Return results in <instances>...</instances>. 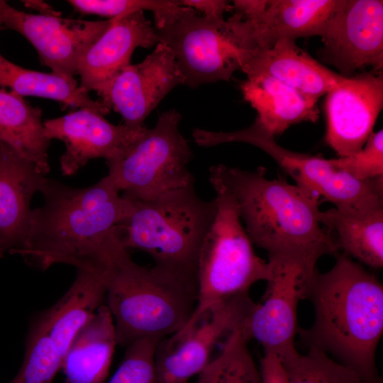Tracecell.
<instances>
[{
  "instance_id": "5b68a950",
  "label": "cell",
  "mask_w": 383,
  "mask_h": 383,
  "mask_svg": "<svg viewBox=\"0 0 383 383\" xmlns=\"http://www.w3.org/2000/svg\"><path fill=\"white\" fill-rule=\"evenodd\" d=\"M197 284L156 267L138 265L129 252L110 270L106 305L117 345L140 339L157 341L182 329L197 304Z\"/></svg>"
},
{
  "instance_id": "ffe728a7",
  "label": "cell",
  "mask_w": 383,
  "mask_h": 383,
  "mask_svg": "<svg viewBox=\"0 0 383 383\" xmlns=\"http://www.w3.org/2000/svg\"><path fill=\"white\" fill-rule=\"evenodd\" d=\"M48 178L13 149L0 145V243L15 253L28 228L32 197Z\"/></svg>"
},
{
  "instance_id": "836d02e7",
  "label": "cell",
  "mask_w": 383,
  "mask_h": 383,
  "mask_svg": "<svg viewBox=\"0 0 383 383\" xmlns=\"http://www.w3.org/2000/svg\"><path fill=\"white\" fill-rule=\"evenodd\" d=\"M259 368L262 383H288L284 367L275 355L264 353Z\"/></svg>"
},
{
  "instance_id": "7a4b0ae2",
  "label": "cell",
  "mask_w": 383,
  "mask_h": 383,
  "mask_svg": "<svg viewBox=\"0 0 383 383\" xmlns=\"http://www.w3.org/2000/svg\"><path fill=\"white\" fill-rule=\"evenodd\" d=\"M336 257L328 272L315 271L307 296L314 321L297 333L309 348L381 382L376 352L383 333V285L360 263L343 253Z\"/></svg>"
},
{
  "instance_id": "4316f807",
  "label": "cell",
  "mask_w": 383,
  "mask_h": 383,
  "mask_svg": "<svg viewBox=\"0 0 383 383\" xmlns=\"http://www.w3.org/2000/svg\"><path fill=\"white\" fill-rule=\"evenodd\" d=\"M240 328L230 334L220 353L190 383H262L260 368Z\"/></svg>"
},
{
  "instance_id": "9a60e30c",
  "label": "cell",
  "mask_w": 383,
  "mask_h": 383,
  "mask_svg": "<svg viewBox=\"0 0 383 383\" xmlns=\"http://www.w3.org/2000/svg\"><path fill=\"white\" fill-rule=\"evenodd\" d=\"M338 0H269L265 11L251 20L234 14L221 30L238 49L255 51L282 39L320 36Z\"/></svg>"
},
{
  "instance_id": "603a6c76",
  "label": "cell",
  "mask_w": 383,
  "mask_h": 383,
  "mask_svg": "<svg viewBox=\"0 0 383 383\" xmlns=\"http://www.w3.org/2000/svg\"><path fill=\"white\" fill-rule=\"evenodd\" d=\"M116 345L113 317L104 304L77 332L63 356L65 383H106Z\"/></svg>"
},
{
  "instance_id": "e575fe53",
  "label": "cell",
  "mask_w": 383,
  "mask_h": 383,
  "mask_svg": "<svg viewBox=\"0 0 383 383\" xmlns=\"http://www.w3.org/2000/svg\"><path fill=\"white\" fill-rule=\"evenodd\" d=\"M269 0H234L232 9L241 18L251 20L257 18L266 9Z\"/></svg>"
},
{
  "instance_id": "cb8c5ba5",
  "label": "cell",
  "mask_w": 383,
  "mask_h": 383,
  "mask_svg": "<svg viewBox=\"0 0 383 383\" xmlns=\"http://www.w3.org/2000/svg\"><path fill=\"white\" fill-rule=\"evenodd\" d=\"M42 111L13 91L0 87V145L13 149L43 175L50 171Z\"/></svg>"
},
{
  "instance_id": "6da1fadb",
  "label": "cell",
  "mask_w": 383,
  "mask_h": 383,
  "mask_svg": "<svg viewBox=\"0 0 383 383\" xmlns=\"http://www.w3.org/2000/svg\"><path fill=\"white\" fill-rule=\"evenodd\" d=\"M40 192L44 204L32 209L24 242L14 253L28 264L41 270L56 264L109 270L128 252L117 231L128 199L108 176L84 188L47 179Z\"/></svg>"
},
{
  "instance_id": "7402d4cb",
  "label": "cell",
  "mask_w": 383,
  "mask_h": 383,
  "mask_svg": "<svg viewBox=\"0 0 383 383\" xmlns=\"http://www.w3.org/2000/svg\"><path fill=\"white\" fill-rule=\"evenodd\" d=\"M110 270H77L62 298L40 316L62 357L77 332L106 301Z\"/></svg>"
},
{
  "instance_id": "d6a6232c",
  "label": "cell",
  "mask_w": 383,
  "mask_h": 383,
  "mask_svg": "<svg viewBox=\"0 0 383 383\" xmlns=\"http://www.w3.org/2000/svg\"><path fill=\"white\" fill-rule=\"evenodd\" d=\"M177 4L184 7L197 10L203 16L217 21L224 20L223 13L231 11L232 6L224 0H177Z\"/></svg>"
},
{
  "instance_id": "ba28073f",
  "label": "cell",
  "mask_w": 383,
  "mask_h": 383,
  "mask_svg": "<svg viewBox=\"0 0 383 383\" xmlns=\"http://www.w3.org/2000/svg\"><path fill=\"white\" fill-rule=\"evenodd\" d=\"M270 275L265 292L254 303L240 331L248 342L255 340L264 353L275 355L282 363L299 353L294 340L299 329L297 308L307 299L311 278L317 270L289 257H268Z\"/></svg>"
},
{
  "instance_id": "9c48e42d",
  "label": "cell",
  "mask_w": 383,
  "mask_h": 383,
  "mask_svg": "<svg viewBox=\"0 0 383 383\" xmlns=\"http://www.w3.org/2000/svg\"><path fill=\"white\" fill-rule=\"evenodd\" d=\"M254 123L226 134L229 142H243L270 155L296 183V186L328 201L341 211H362L383 207V177L361 181L337 170L328 159L287 150Z\"/></svg>"
},
{
  "instance_id": "74e56055",
  "label": "cell",
  "mask_w": 383,
  "mask_h": 383,
  "mask_svg": "<svg viewBox=\"0 0 383 383\" xmlns=\"http://www.w3.org/2000/svg\"><path fill=\"white\" fill-rule=\"evenodd\" d=\"M4 29V25H3V23L0 18V30Z\"/></svg>"
},
{
  "instance_id": "484cf974",
  "label": "cell",
  "mask_w": 383,
  "mask_h": 383,
  "mask_svg": "<svg viewBox=\"0 0 383 383\" xmlns=\"http://www.w3.org/2000/svg\"><path fill=\"white\" fill-rule=\"evenodd\" d=\"M0 87L13 93L35 96L59 101L64 108H87L106 115L110 109L99 100H93L89 91L77 85L74 78L23 68L0 54Z\"/></svg>"
},
{
  "instance_id": "52a82bcc",
  "label": "cell",
  "mask_w": 383,
  "mask_h": 383,
  "mask_svg": "<svg viewBox=\"0 0 383 383\" xmlns=\"http://www.w3.org/2000/svg\"><path fill=\"white\" fill-rule=\"evenodd\" d=\"M180 113H162L152 128L141 135L119 157L106 161L107 175L123 196L149 201L162 194L194 185L187 165L193 154L179 130Z\"/></svg>"
},
{
  "instance_id": "8d00e7d4",
  "label": "cell",
  "mask_w": 383,
  "mask_h": 383,
  "mask_svg": "<svg viewBox=\"0 0 383 383\" xmlns=\"http://www.w3.org/2000/svg\"><path fill=\"white\" fill-rule=\"evenodd\" d=\"M5 253V250L1 245V243H0V257H1Z\"/></svg>"
},
{
  "instance_id": "d590c367",
  "label": "cell",
  "mask_w": 383,
  "mask_h": 383,
  "mask_svg": "<svg viewBox=\"0 0 383 383\" xmlns=\"http://www.w3.org/2000/svg\"><path fill=\"white\" fill-rule=\"evenodd\" d=\"M24 5L30 9L36 10L39 14L53 16H61L60 13L55 11L47 3L38 0H26L22 1Z\"/></svg>"
},
{
  "instance_id": "30bf717a",
  "label": "cell",
  "mask_w": 383,
  "mask_h": 383,
  "mask_svg": "<svg viewBox=\"0 0 383 383\" xmlns=\"http://www.w3.org/2000/svg\"><path fill=\"white\" fill-rule=\"evenodd\" d=\"M254 303L249 293L226 299L160 341L155 352L156 383H190L212 360L220 341L241 326Z\"/></svg>"
},
{
  "instance_id": "2e32d148",
  "label": "cell",
  "mask_w": 383,
  "mask_h": 383,
  "mask_svg": "<svg viewBox=\"0 0 383 383\" xmlns=\"http://www.w3.org/2000/svg\"><path fill=\"white\" fill-rule=\"evenodd\" d=\"M326 95L327 144L339 157L360 150L383 106L382 73L346 77Z\"/></svg>"
},
{
  "instance_id": "277c9868",
  "label": "cell",
  "mask_w": 383,
  "mask_h": 383,
  "mask_svg": "<svg viewBox=\"0 0 383 383\" xmlns=\"http://www.w3.org/2000/svg\"><path fill=\"white\" fill-rule=\"evenodd\" d=\"M126 198V212L117 225L123 246L143 251L154 266L196 282L199 251L216 213V199H201L194 185L149 201Z\"/></svg>"
},
{
  "instance_id": "3957f363",
  "label": "cell",
  "mask_w": 383,
  "mask_h": 383,
  "mask_svg": "<svg viewBox=\"0 0 383 383\" xmlns=\"http://www.w3.org/2000/svg\"><path fill=\"white\" fill-rule=\"evenodd\" d=\"M209 171L233 194L250 239L268 257H289L314 268L322 256L339 254L320 221L315 196L284 179H268L262 167L248 171L219 164Z\"/></svg>"
},
{
  "instance_id": "f1b7e54d",
  "label": "cell",
  "mask_w": 383,
  "mask_h": 383,
  "mask_svg": "<svg viewBox=\"0 0 383 383\" xmlns=\"http://www.w3.org/2000/svg\"><path fill=\"white\" fill-rule=\"evenodd\" d=\"M282 364L288 383H374L314 348Z\"/></svg>"
},
{
  "instance_id": "7c38bea8",
  "label": "cell",
  "mask_w": 383,
  "mask_h": 383,
  "mask_svg": "<svg viewBox=\"0 0 383 383\" xmlns=\"http://www.w3.org/2000/svg\"><path fill=\"white\" fill-rule=\"evenodd\" d=\"M321 55L342 76L383 67V1L338 0L320 35Z\"/></svg>"
},
{
  "instance_id": "f546056e",
  "label": "cell",
  "mask_w": 383,
  "mask_h": 383,
  "mask_svg": "<svg viewBox=\"0 0 383 383\" xmlns=\"http://www.w3.org/2000/svg\"><path fill=\"white\" fill-rule=\"evenodd\" d=\"M67 2L82 13L111 18L150 11L154 14L155 28L175 20L187 9L179 6L177 0H69Z\"/></svg>"
},
{
  "instance_id": "4dcf8cb0",
  "label": "cell",
  "mask_w": 383,
  "mask_h": 383,
  "mask_svg": "<svg viewBox=\"0 0 383 383\" xmlns=\"http://www.w3.org/2000/svg\"><path fill=\"white\" fill-rule=\"evenodd\" d=\"M158 343L145 338L126 346L120 366L106 383H156L155 352Z\"/></svg>"
},
{
  "instance_id": "44dd1931",
  "label": "cell",
  "mask_w": 383,
  "mask_h": 383,
  "mask_svg": "<svg viewBox=\"0 0 383 383\" xmlns=\"http://www.w3.org/2000/svg\"><path fill=\"white\" fill-rule=\"evenodd\" d=\"M245 100L257 111L253 123L267 135H280L292 125L316 123L319 118L318 100L308 97L266 74L248 77L240 84Z\"/></svg>"
},
{
  "instance_id": "d6986e66",
  "label": "cell",
  "mask_w": 383,
  "mask_h": 383,
  "mask_svg": "<svg viewBox=\"0 0 383 383\" xmlns=\"http://www.w3.org/2000/svg\"><path fill=\"white\" fill-rule=\"evenodd\" d=\"M240 70L248 77L271 76L316 100L346 78L323 66L290 39L280 40L267 49L244 51Z\"/></svg>"
},
{
  "instance_id": "8992f818",
  "label": "cell",
  "mask_w": 383,
  "mask_h": 383,
  "mask_svg": "<svg viewBox=\"0 0 383 383\" xmlns=\"http://www.w3.org/2000/svg\"><path fill=\"white\" fill-rule=\"evenodd\" d=\"M209 181L216 193L217 211L199 251L197 304L191 319L221 301L249 293L254 284L270 275L268 262L255 253L242 226L233 194L211 171Z\"/></svg>"
},
{
  "instance_id": "4fadbf2b",
  "label": "cell",
  "mask_w": 383,
  "mask_h": 383,
  "mask_svg": "<svg viewBox=\"0 0 383 383\" xmlns=\"http://www.w3.org/2000/svg\"><path fill=\"white\" fill-rule=\"evenodd\" d=\"M0 18L4 28L18 32L33 45L42 64L67 78L77 74L80 56L111 23V18L93 21L28 13L1 0Z\"/></svg>"
},
{
  "instance_id": "1f68e13d",
  "label": "cell",
  "mask_w": 383,
  "mask_h": 383,
  "mask_svg": "<svg viewBox=\"0 0 383 383\" xmlns=\"http://www.w3.org/2000/svg\"><path fill=\"white\" fill-rule=\"evenodd\" d=\"M328 160L333 167L358 180L383 177V130L373 132L360 150Z\"/></svg>"
},
{
  "instance_id": "8fae6325",
  "label": "cell",
  "mask_w": 383,
  "mask_h": 383,
  "mask_svg": "<svg viewBox=\"0 0 383 383\" xmlns=\"http://www.w3.org/2000/svg\"><path fill=\"white\" fill-rule=\"evenodd\" d=\"M224 21L206 18L187 7L175 20L155 27L158 43L172 52L184 84L196 88L227 81L240 70L243 50L222 32Z\"/></svg>"
},
{
  "instance_id": "5bb4252c",
  "label": "cell",
  "mask_w": 383,
  "mask_h": 383,
  "mask_svg": "<svg viewBox=\"0 0 383 383\" xmlns=\"http://www.w3.org/2000/svg\"><path fill=\"white\" fill-rule=\"evenodd\" d=\"M183 83L172 52L158 43L143 61L123 67L97 94L106 106L121 115L123 125L139 128L161 100Z\"/></svg>"
},
{
  "instance_id": "d4e9b609",
  "label": "cell",
  "mask_w": 383,
  "mask_h": 383,
  "mask_svg": "<svg viewBox=\"0 0 383 383\" xmlns=\"http://www.w3.org/2000/svg\"><path fill=\"white\" fill-rule=\"evenodd\" d=\"M320 221L331 233L338 250L373 269L383 266V207L362 211L332 208L321 211Z\"/></svg>"
},
{
  "instance_id": "ac0fdd59",
  "label": "cell",
  "mask_w": 383,
  "mask_h": 383,
  "mask_svg": "<svg viewBox=\"0 0 383 383\" xmlns=\"http://www.w3.org/2000/svg\"><path fill=\"white\" fill-rule=\"evenodd\" d=\"M157 43L155 28L143 11L111 18L110 26L79 59V87L97 93L120 70L130 64L137 48H148Z\"/></svg>"
},
{
  "instance_id": "e0dca14e",
  "label": "cell",
  "mask_w": 383,
  "mask_h": 383,
  "mask_svg": "<svg viewBox=\"0 0 383 383\" xmlns=\"http://www.w3.org/2000/svg\"><path fill=\"white\" fill-rule=\"evenodd\" d=\"M43 126L48 140L57 139L65 144L66 150L60 160L65 176L74 175L92 159L109 161L119 157L146 128L113 125L100 112L87 108L46 120Z\"/></svg>"
},
{
  "instance_id": "83f0119b",
  "label": "cell",
  "mask_w": 383,
  "mask_h": 383,
  "mask_svg": "<svg viewBox=\"0 0 383 383\" xmlns=\"http://www.w3.org/2000/svg\"><path fill=\"white\" fill-rule=\"evenodd\" d=\"M62 359L46 323L39 316L30 329L22 366L10 383H53Z\"/></svg>"
}]
</instances>
